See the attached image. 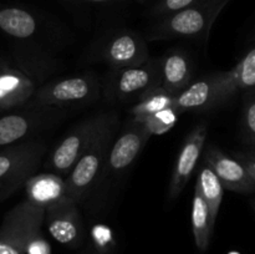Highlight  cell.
I'll return each mask as SVG.
<instances>
[{
    "instance_id": "cell-1",
    "label": "cell",
    "mask_w": 255,
    "mask_h": 254,
    "mask_svg": "<svg viewBox=\"0 0 255 254\" xmlns=\"http://www.w3.org/2000/svg\"><path fill=\"white\" fill-rule=\"evenodd\" d=\"M231 0H203L179 11L164 15L149 29L147 39H207L212 25Z\"/></svg>"
},
{
    "instance_id": "cell-2",
    "label": "cell",
    "mask_w": 255,
    "mask_h": 254,
    "mask_svg": "<svg viewBox=\"0 0 255 254\" xmlns=\"http://www.w3.org/2000/svg\"><path fill=\"white\" fill-rule=\"evenodd\" d=\"M119 129V119L109 125L75 163L65 178V196L80 203L96 188Z\"/></svg>"
},
{
    "instance_id": "cell-3",
    "label": "cell",
    "mask_w": 255,
    "mask_h": 254,
    "mask_svg": "<svg viewBox=\"0 0 255 254\" xmlns=\"http://www.w3.org/2000/svg\"><path fill=\"white\" fill-rule=\"evenodd\" d=\"M69 109L59 106H30L0 116V149L34 139L35 136L64 121Z\"/></svg>"
},
{
    "instance_id": "cell-4",
    "label": "cell",
    "mask_w": 255,
    "mask_h": 254,
    "mask_svg": "<svg viewBox=\"0 0 255 254\" xmlns=\"http://www.w3.org/2000/svg\"><path fill=\"white\" fill-rule=\"evenodd\" d=\"M116 119L119 117L115 112H102L79 122L52 149L45 162V168L59 176H67L92 142Z\"/></svg>"
},
{
    "instance_id": "cell-5",
    "label": "cell",
    "mask_w": 255,
    "mask_h": 254,
    "mask_svg": "<svg viewBox=\"0 0 255 254\" xmlns=\"http://www.w3.org/2000/svg\"><path fill=\"white\" fill-rule=\"evenodd\" d=\"M46 153L47 144L37 138L0 149V202L35 176Z\"/></svg>"
},
{
    "instance_id": "cell-6",
    "label": "cell",
    "mask_w": 255,
    "mask_h": 254,
    "mask_svg": "<svg viewBox=\"0 0 255 254\" xmlns=\"http://www.w3.org/2000/svg\"><path fill=\"white\" fill-rule=\"evenodd\" d=\"M45 207L29 198L15 204L0 224V254H26L32 239L41 233Z\"/></svg>"
},
{
    "instance_id": "cell-7",
    "label": "cell",
    "mask_w": 255,
    "mask_h": 254,
    "mask_svg": "<svg viewBox=\"0 0 255 254\" xmlns=\"http://www.w3.org/2000/svg\"><path fill=\"white\" fill-rule=\"evenodd\" d=\"M99 77L92 72L55 79L40 85L30 106L80 107L96 101L101 94Z\"/></svg>"
},
{
    "instance_id": "cell-8",
    "label": "cell",
    "mask_w": 255,
    "mask_h": 254,
    "mask_svg": "<svg viewBox=\"0 0 255 254\" xmlns=\"http://www.w3.org/2000/svg\"><path fill=\"white\" fill-rule=\"evenodd\" d=\"M162 85V57L151 59L139 66L111 69L104 84L109 101L139 100Z\"/></svg>"
},
{
    "instance_id": "cell-9",
    "label": "cell",
    "mask_w": 255,
    "mask_h": 254,
    "mask_svg": "<svg viewBox=\"0 0 255 254\" xmlns=\"http://www.w3.org/2000/svg\"><path fill=\"white\" fill-rule=\"evenodd\" d=\"M151 136V132L143 124L129 120L126 127L115 137L101 178L92 192L95 196H99L101 191H106L111 183H119V179L128 171Z\"/></svg>"
},
{
    "instance_id": "cell-10",
    "label": "cell",
    "mask_w": 255,
    "mask_h": 254,
    "mask_svg": "<svg viewBox=\"0 0 255 254\" xmlns=\"http://www.w3.org/2000/svg\"><path fill=\"white\" fill-rule=\"evenodd\" d=\"M91 60L102 61L111 69L139 66L148 61V47L138 32L116 30L102 37L92 49Z\"/></svg>"
},
{
    "instance_id": "cell-11",
    "label": "cell",
    "mask_w": 255,
    "mask_h": 254,
    "mask_svg": "<svg viewBox=\"0 0 255 254\" xmlns=\"http://www.w3.org/2000/svg\"><path fill=\"white\" fill-rule=\"evenodd\" d=\"M209 75L212 80L211 110L226 105L238 92L255 89V46L249 49L232 70Z\"/></svg>"
},
{
    "instance_id": "cell-12",
    "label": "cell",
    "mask_w": 255,
    "mask_h": 254,
    "mask_svg": "<svg viewBox=\"0 0 255 254\" xmlns=\"http://www.w3.org/2000/svg\"><path fill=\"white\" fill-rule=\"evenodd\" d=\"M44 224L50 236L69 248H76L84 239V223L79 203L64 197L45 208Z\"/></svg>"
},
{
    "instance_id": "cell-13",
    "label": "cell",
    "mask_w": 255,
    "mask_h": 254,
    "mask_svg": "<svg viewBox=\"0 0 255 254\" xmlns=\"http://www.w3.org/2000/svg\"><path fill=\"white\" fill-rule=\"evenodd\" d=\"M207 134H208V127L206 124L197 125L187 134L178 152L171 181H169L168 192H167V198L169 201L176 199L191 179L204 148V144H206Z\"/></svg>"
},
{
    "instance_id": "cell-14",
    "label": "cell",
    "mask_w": 255,
    "mask_h": 254,
    "mask_svg": "<svg viewBox=\"0 0 255 254\" xmlns=\"http://www.w3.org/2000/svg\"><path fill=\"white\" fill-rule=\"evenodd\" d=\"M39 86L9 59L0 57V112L26 106Z\"/></svg>"
},
{
    "instance_id": "cell-15",
    "label": "cell",
    "mask_w": 255,
    "mask_h": 254,
    "mask_svg": "<svg viewBox=\"0 0 255 254\" xmlns=\"http://www.w3.org/2000/svg\"><path fill=\"white\" fill-rule=\"evenodd\" d=\"M204 162L211 166L226 189L238 193L255 191V181L238 158L228 156L216 146H209L204 152Z\"/></svg>"
},
{
    "instance_id": "cell-16",
    "label": "cell",
    "mask_w": 255,
    "mask_h": 254,
    "mask_svg": "<svg viewBox=\"0 0 255 254\" xmlns=\"http://www.w3.org/2000/svg\"><path fill=\"white\" fill-rule=\"evenodd\" d=\"M193 64L188 55L181 50H173L162 57L161 89L172 96H177L192 84Z\"/></svg>"
},
{
    "instance_id": "cell-17",
    "label": "cell",
    "mask_w": 255,
    "mask_h": 254,
    "mask_svg": "<svg viewBox=\"0 0 255 254\" xmlns=\"http://www.w3.org/2000/svg\"><path fill=\"white\" fill-rule=\"evenodd\" d=\"M26 198L42 204H50L62 199L65 196V179L56 173H41L32 176L25 184Z\"/></svg>"
},
{
    "instance_id": "cell-18",
    "label": "cell",
    "mask_w": 255,
    "mask_h": 254,
    "mask_svg": "<svg viewBox=\"0 0 255 254\" xmlns=\"http://www.w3.org/2000/svg\"><path fill=\"white\" fill-rule=\"evenodd\" d=\"M212 102L211 75L192 82L186 90L174 96L173 109L177 114L187 111H208Z\"/></svg>"
},
{
    "instance_id": "cell-19",
    "label": "cell",
    "mask_w": 255,
    "mask_h": 254,
    "mask_svg": "<svg viewBox=\"0 0 255 254\" xmlns=\"http://www.w3.org/2000/svg\"><path fill=\"white\" fill-rule=\"evenodd\" d=\"M191 221L196 247L199 252H206L211 242L214 223L212 222L208 204L197 187L194 188L193 202H192Z\"/></svg>"
},
{
    "instance_id": "cell-20",
    "label": "cell",
    "mask_w": 255,
    "mask_h": 254,
    "mask_svg": "<svg viewBox=\"0 0 255 254\" xmlns=\"http://www.w3.org/2000/svg\"><path fill=\"white\" fill-rule=\"evenodd\" d=\"M196 187L199 189L203 198L206 199L207 204L211 212L212 222L216 224L217 217H218L219 208H221L222 199L224 194V187L222 184L221 179L217 176L216 172L211 168L209 164L204 162L198 171Z\"/></svg>"
},
{
    "instance_id": "cell-21",
    "label": "cell",
    "mask_w": 255,
    "mask_h": 254,
    "mask_svg": "<svg viewBox=\"0 0 255 254\" xmlns=\"http://www.w3.org/2000/svg\"><path fill=\"white\" fill-rule=\"evenodd\" d=\"M173 99L174 96L167 94L159 87L138 100V102L131 109V120L142 122L161 110L173 107Z\"/></svg>"
},
{
    "instance_id": "cell-22",
    "label": "cell",
    "mask_w": 255,
    "mask_h": 254,
    "mask_svg": "<svg viewBox=\"0 0 255 254\" xmlns=\"http://www.w3.org/2000/svg\"><path fill=\"white\" fill-rule=\"evenodd\" d=\"M177 119H178V114L176 110L173 107H168L147 117L141 124H143L153 136V134L167 133L176 125Z\"/></svg>"
},
{
    "instance_id": "cell-23",
    "label": "cell",
    "mask_w": 255,
    "mask_h": 254,
    "mask_svg": "<svg viewBox=\"0 0 255 254\" xmlns=\"http://www.w3.org/2000/svg\"><path fill=\"white\" fill-rule=\"evenodd\" d=\"M246 91L243 104V131L248 141L255 143V91Z\"/></svg>"
},
{
    "instance_id": "cell-24",
    "label": "cell",
    "mask_w": 255,
    "mask_h": 254,
    "mask_svg": "<svg viewBox=\"0 0 255 254\" xmlns=\"http://www.w3.org/2000/svg\"><path fill=\"white\" fill-rule=\"evenodd\" d=\"M201 1L203 0H158L151 5V7L148 9V15L158 19L164 15L179 11V10L186 9V7Z\"/></svg>"
},
{
    "instance_id": "cell-25",
    "label": "cell",
    "mask_w": 255,
    "mask_h": 254,
    "mask_svg": "<svg viewBox=\"0 0 255 254\" xmlns=\"http://www.w3.org/2000/svg\"><path fill=\"white\" fill-rule=\"evenodd\" d=\"M26 254H50V246L47 242L42 238V234L40 233L36 238L32 239L27 248Z\"/></svg>"
},
{
    "instance_id": "cell-26",
    "label": "cell",
    "mask_w": 255,
    "mask_h": 254,
    "mask_svg": "<svg viewBox=\"0 0 255 254\" xmlns=\"http://www.w3.org/2000/svg\"><path fill=\"white\" fill-rule=\"evenodd\" d=\"M238 159L242 162V163L244 164V166H246L247 171L249 172V174H251V177L255 181V162L252 161V159H249L248 157L242 156V154H239Z\"/></svg>"
},
{
    "instance_id": "cell-27",
    "label": "cell",
    "mask_w": 255,
    "mask_h": 254,
    "mask_svg": "<svg viewBox=\"0 0 255 254\" xmlns=\"http://www.w3.org/2000/svg\"><path fill=\"white\" fill-rule=\"evenodd\" d=\"M75 2H84V4H110V2L122 1V0H70Z\"/></svg>"
},
{
    "instance_id": "cell-28",
    "label": "cell",
    "mask_w": 255,
    "mask_h": 254,
    "mask_svg": "<svg viewBox=\"0 0 255 254\" xmlns=\"http://www.w3.org/2000/svg\"><path fill=\"white\" fill-rule=\"evenodd\" d=\"M246 157H248V158H249V159H252V161H253V162H255V149H254V151H253V152H252V153H251V154H248V156H246Z\"/></svg>"
},
{
    "instance_id": "cell-29",
    "label": "cell",
    "mask_w": 255,
    "mask_h": 254,
    "mask_svg": "<svg viewBox=\"0 0 255 254\" xmlns=\"http://www.w3.org/2000/svg\"><path fill=\"white\" fill-rule=\"evenodd\" d=\"M141 1H143V2H152V4H154V2L158 1V0H141Z\"/></svg>"
},
{
    "instance_id": "cell-30",
    "label": "cell",
    "mask_w": 255,
    "mask_h": 254,
    "mask_svg": "<svg viewBox=\"0 0 255 254\" xmlns=\"http://www.w3.org/2000/svg\"><path fill=\"white\" fill-rule=\"evenodd\" d=\"M252 206H253V208H254V211H255V199H253V201H252Z\"/></svg>"
},
{
    "instance_id": "cell-31",
    "label": "cell",
    "mask_w": 255,
    "mask_h": 254,
    "mask_svg": "<svg viewBox=\"0 0 255 254\" xmlns=\"http://www.w3.org/2000/svg\"><path fill=\"white\" fill-rule=\"evenodd\" d=\"M254 39H255V34H254Z\"/></svg>"
}]
</instances>
